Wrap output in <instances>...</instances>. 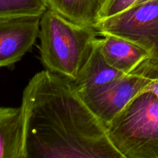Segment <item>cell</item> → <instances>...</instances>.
I'll list each match as a JSON object with an SVG mask.
<instances>
[{"label":"cell","mask_w":158,"mask_h":158,"mask_svg":"<svg viewBox=\"0 0 158 158\" xmlns=\"http://www.w3.org/2000/svg\"><path fill=\"white\" fill-rule=\"evenodd\" d=\"M147 1H150V0H139L138 2H137V3H136V4H139V3H142V2H147ZM135 4V5H136Z\"/></svg>","instance_id":"5bb4252c"},{"label":"cell","mask_w":158,"mask_h":158,"mask_svg":"<svg viewBox=\"0 0 158 158\" xmlns=\"http://www.w3.org/2000/svg\"><path fill=\"white\" fill-rule=\"evenodd\" d=\"M106 129L123 158H158V97L149 89L141 92Z\"/></svg>","instance_id":"3957f363"},{"label":"cell","mask_w":158,"mask_h":158,"mask_svg":"<svg viewBox=\"0 0 158 158\" xmlns=\"http://www.w3.org/2000/svg\"><path fill=\"white\" fill-rule=\"evenodd\" d=\"M41 15L0 17V68L19 61L39 36Z\"/></svg>","instance_id":"8992f818"},{"label":"cell","mask_w":158,"mask_h":158,"mask_svg":"<svg viewBox=\"0 0 158 158\" xmlns=\"http://www.w3.org/2000/svg\"><path fill=\"white\" fill-rule=\"evenodd\" d=\"M100 35V48L105 60L123 73H131L140 63L151 56L148 51L130 40L109 33Z\"/></svg>","instance_id":"52a82bcc"},{"label":"cell","mask_w":158,"mask_h":158,"mask_svg":"<svg viewBox=\"0 0 158 158\" xmlns=\"http://www.w3.org/2000/svg\"><path fill=\"white\" fill-rule=\"evenodd\" d=\"M150 81L148 77L132 72L80 94L89 109L106 127L134 97L146 90Z\"/></svg>","instance_id":"5b68a950"},{"label":"cell","mask_w":158,"mask_h":158,"mask_svg":"<svg viewBox=\"0 0 158 158\" xmlns=\"http://www.w3.org/2000/svg\"><path fill=\"white\" fill-rule=\"evenodd\" d=\"M133 72L138 73L150 78L151 81L147 89L152 91L158 97V60L151 56L148 57L140 63Z\"/></svg>","instance_id":"7c38bea8"},{"label":"cell","mask_w":158,"mask_h":158,"mask_svg":"<svg viewBox=\"0 0 158 158\" xmlns=\"http://www.w3.org/2000/svg\"><path fill=\"white\" fill-rule=\"evenodd\" d=\"M95 28L100 34H113L139 45L158 60V0L134 5L100 20Z\"/></svg>","instance_id":"277c9868"},{"label":"cell","mask_w":158,"mask_h":158,"mask_svg":"<svg viewBox=\"0 0 158 158\" xmlns=\"http://www.w3.org/2000/svg\"><path fill=\"white\" fill-rule=\"evenodd\" d=\"M100 38L97 39L94 49L77 79L72 82L79 94L92 90L126 75L114 69L106 61L102 54Z\"/></svg>","instance_id":"9c48e42d"},{"label":"cell","mask_w":158,"mask_h":158,"mask_svg":"<svg viewBox=\"0 0 158 158\" xmlns=\"http://www.w3.org/2000/svg\"><path fill=\"white\" fill-rule=\"evenodd\" d=\"M99 35L95 27L69 21L48 8L41 15L39 31L42 63L47 70L75 81Z\"/></svg>","instance_id":"7a4b0ae2"},{"label":"cell","mask_w":158,"mask_h":158,"mask_svg":"<svg viewBox=\"0 0 158 158\" xmlns=\"http://www.w3.org/2000/svg\"><path fill=\"white\" fill-rule=\"evenodd\" d=\"M25 121L21 106H0V158H25Z\"/></svg>","instance_id":"ba28073f"},{"label":"cell","mask_w":158,"mask_h":158,"mask_svg":"<svg viewBox=\"0 0 158 158\" xmlns=\"http://www.w3.org/2000/svg\"><path fill=\"white\" fill-rule=\"evenodd\" d=\"M106 0H48L49 9L69 21L95 27Z\"/></svg>","instance_id":"30bf717a"},{"label":"cell","mask_w":158,"mask_h":158,"mask_svg":"<svg viewBox=\"0 0 158 158\" xmlns=\"http://www.w3.org/2000/svg\"><path fill=\"white\" fill-rule=\"evenodd\" d=\"M25 158H123L73 83L43 70L23 90Z\"/></svg>","instance_id":"6da1fadb"},{"label":"cell","mask_w":158,"mask_h":158,"mask_svg":"<svg viewBox=\"0 0 158 158\" xmlns=\"http://www.w3.org/2000/svg\"><path fill=\"white\" fill-rule=\"evenodd\" d=\"M139 0H106L102 10L100 20L117 15L136 4Z\"/></svg>","instance_id":"4fadbf2b"},{"label":"cell","mask_w":158,"mask_h":158,"mask_svg":"<svg viewBox=\"0 0 158 158\" xmlns=\"http://www.w3.org/2000/svg\"><path fill=\"white\" fill-rule=\"evenodd\" d=\"M48 8V0H0V17L42 15Z\"/></svg>","instance_id":"8fae6325"}]
</instances>
